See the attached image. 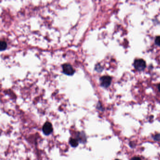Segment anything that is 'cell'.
Segmentation results:
<instances>
[{
	"instance_id": "6da1fadb",
	"label": "cell",
	"mask_w": 160,
	"mask_h": 160,
	"mask_svg": "<svg viewBox=\"0 0 160 160\" xmlns=\"http://www.w3.org/2000/svg\"><path fill=\"white\" fill-rule=\"evenodd\" d=\"M42 130L44 135L46 136L50 135L53 131V127L52 124L49 122L45 123L43 125Z\"/></svg>"
},
{
	"instance_id": "7a4b0ae2",
	"label": "cell",
	"mask_w": 160,
	"mask_h": 160,
	"mask_svg": "<svg viewBox=\"0 0 160 160\" xmlns=\"http://www.w3.org/2000/svg\"><path fill=\"white\" fill-rule=\"evenodd\" d=\"M134 66L138 71H142L146 68V62L141 59H137L134 61Z\"/></svg>"
},
{
	"instance_id": "3957f363",
	"label": "cell",
	"mask_w": 160,
	"mask_h": 160,
	"mask_svg": "<svg viewBox=\"0 0 160 160\" xmlns=\"http://www.w3.org/2000/svg\"><path fill=\"white\" fill-rule=\"evenodd\" d=\"M100 86L104 88H108L111 85L112 79L108 76H104L100 78Z\"/></svg>"
},
{
	"instance_id": "277c9868",
	"label": "cell",
	"mask_w": 160,
	"mask_h": 160,
	"mask_svg": "<svg viewBox=\"0 0 160 160\" xmlns=\"http://www.w3.org/2000/svg\"><path fill=\"white\" fill-rule=\"evenodd\" d=\"M63 72L65 74L69 76H72L75 73L74 69L70 64H65L62 66Z\"/></svg>"
},
{
	"instance_id": "5b68a950",
	"label": "cell",
	"mask_w": 160,
	"mask_h": 160,
	"mask_svg": "<svg viewBox=\"0 0 160 160\" xmlns=\"http://www.w3.org/2000/svg\"><path fill=\"white\" fill-rule=\"evenodd\" d=\"M76 139L78 141L79 143L85 144L87 141V138L84 132H78L76 134Z\"/></svg>"
},
{
	"instance_id": "8992f818",
	"label": "cell",
	"mask_w": 160,
	"mask_h": 160,
	"mask_svg": "<svg viewBox=\"0 0 160 160\" xmlns=\"http://www.w3.org/2000/svg\"><path fill=\"white\" fill-rule=\"evenodd\" d=\"M69 144L72 147H77L78 146L79 142L76 138H70L69 140Z\"/></svg>"
},
{
	"instance_id": "52a82bcc",
	"label": "cell",
	"mask_w": 160,
	"mask_h": 160,
	"mask_svg": "<svg viewBox=\"0 0 160 160\" xmlns=\"http://www.w3.org/2000/svg\"><path fill=\"white\" fill-rule=\"evenodd\" d=\"M7 48V44L5 41H1L0 42V49L1 51H3L6 49Z\"/></svg>"
},
{
	"instance_id": "ba28073f",
	"label": "cell",
	"mask_w": 160,
	"mask_h": 160,
	"mask_svg": "<svg viewBox=\"0 0 160 160\" xmlns=\"http://www.w3.org/2000/svg\"><path fill=\"white\" fill-rule=\"evenodd\" d=\"M153 138L154 139V140L157 141H160V133L158 134H155V135L153 137Z\"/></svg>"
},
{
	"instance_id": "9c48e42d",
	"label": "cell",
	"mask_w": 160,
	"mask_h": 160,
	"mask_svg": "<svg viewBox=\"0 0 160 160\" xmlns=\"http://www.w3.org/2000/svg\"><path fill=\"white\" fill-rule=\"evenodd\" d=\"M155 44L157 46H160V36L156 37L155 39Z\"/></svg>"
},
{
	"instance_id": "30bf717a",
	"label": "cell",
	"mask_w": 160,
	"mask_h": 160,
	"mask_svg": "<svg viewBox=\"0 0 160 160\" xmlns=\"http://www.w3.org/2000/svg\"><path fill=\"white\" fill-rule=\"evenodd\" d=\"M131 160H141V159L138 156H135V157L132 158Z\"/></svg>"
},
{
	"instance_id": "8fae6325",
	"label": "cell",
	"mask_w": 160,
	"mask_h": 160,
	"mask_svg": "<svg viewBox=\"0 0 160 160\" xmlns=\"http://www.w3.org/2000/svg\"><path fill=\"white\" fill-rule=\"evenodd\" d=\"M158 90H159V91L160 92V84L158 86Z\"/></svg>"
},
{
	"instance_id": "7c38bea8",
	"label": "cell",
	"mask_w": 160,
	"mask_h": 160,
	"mask_svg": "<svg viewBox=\"0 0 160 160\" xmlns=\"http://www.w3.org/2000/svg\"><path fill=\"white\" fill-rule=\"evenodd\" d=\"M119 160V159H116V160Z\"/></svg>"
}]
</instances>
